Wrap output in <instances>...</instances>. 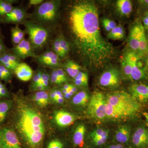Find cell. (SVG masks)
<instances>
[{"mask_svg": "<svg viewBox=\"0 0 148 148\" xmlns=\"http://www.w3.org/2000/svg\"><path fill=\"white\" fill-rule=\"evenodd\" d=\"M68 21L73 46L84 65L101 69L115 58V48L101 34L98 9L94 3H74L68 13Z\"/></svg>", "mask_w": 148, "mask_h": 148, "instance_id": "6da1fadb", "label": "cell"}, {"mask_svg": "<svg viewBox=\"0 0 148 148\" xmlns=\"http://www.w3.org/2000/svg\"><path fill=\"white\" fill-rule=\"evenodd\" d=\"M16 126L19 133L31 147L37 148L45 133L40 115L35 109L25 106L19 108Z\"/></svg>", "mask_w": 148, "mask_h": 148, "instance_id": "7a4b0ae2", "label": "cell"}, {"mask_svg": "<svg viewBox=\"0 0 148 148\" xmlns=\"http://www.w3.org/2000/svg\"><path fill=\"white\" fill-rule=\"evenodd\" d=\"M106 101L125 114L127 117L132 116L140 111V103L131 94L123 90H117L109 93Z\"/></svg>", "mask_w": 148, "mask_h": 148, "instance_id": "3957f363", "label": "cell"}, {"mask_svg": "<svg viewBox=\"0 0 148 148\" xmlns=\"http://www.w3.org/2000/svg\"><path fill=\"white\" fill-rule=\"evenodd\" d=\"M60 1H49L43 2L35 12L36 18L40 23L52 24L56 21L59 15Z\"/></svg>", "mask_w": 148, "mask_h": 148, "instance_id": "277c9868", "label": "cell"}, {"mask_svg": "<svg viewBox=\"0 0 148 148\" xmlns=\"http://www.w3.org/2000/svg\"><path fill=\"white\" fill-rule=\"evenodd\" d=\"M24 25L33 49L42 47L48 38L47 30L41 25L32 21H26Z\"/></svg>", "mask_w": 148, "mask_h": 148, "instance_id": "5b68a950", "label": "cell"}, {"mask_svg": "<svg viewBox=\"0 0 148 148\" xmlns=\"http://www.w3.org/2000/svg\"><path fill=\"white\" fill-rule=\"evenodd\" d=\"M106 98L103 93L95 92L89 101L88 112L92 118L102 120L106 117Z\"/></svg>", "mask_w": 148, "mask_h": 148, "instance_id": "8992f818", "label": "cell"}, {"mask_svg": "<svg viewBox=\"0 0 148 148\" xmlns=\"http://www.w3.org/2000/svg\"><path fill=\"white\" fill-rule=\"evenodd\" d=\"M0 148H21L17 135L8 128L0 129Z\"/></svg>", "mask_w": 148, "mask_h": 148, "instance_id": "52a82bcc", "label": "cell"}, {"mask_svg": "<svg viewBox=\"0 0 148 148\" xmlns=\"http://www.w3.org/2000/svg\"><path fill=\"white\" fill-rule=\"evenodd\" d=\"M120 83V74L118 70L114 68L107 69L99 78V84L106 87H115Z\"/></svg>", "mask_w": 148, "mask_h": 148, "instance_id": "ba28073f", "label": "cell"}, {"mask_svg": "<svg viewBox=\"0 0 148 148\" xmlns=\"http://www.w3.org/2000/svg\"><path fill=\"white\" fill-rule=\"evenodd\" d=\"M37 61L42 66L56 69L62 65L61 58L53 51H46L41 54L37 58Z\"/></svg>", "mask_w": 148, "mask_h": 148, "instance_id": "9c48e42d", "label": "cell"}, {"mask_svg": "<svg viewBox=\"0 0 148 148\" xmlns=\"http://www.w3.org/2000/svg\"><path fill=\"white\" fill-rule=\"evenodd\" d=\"M14 54L19 59H25L29 57H36L31 42L28 40L24 39L12 49Z\"/></svg>", "mask_w": 148, "mask_h": 148, "instance_id": "30bf717a", "label": "cell"}, {"mask_svg": "<svg viewBox=\"0 0 148 148\" xmlns=\"http://www.w3.org/2000/svg\"><path fill=\"white\" fill-rule=\"evenodd\" d=\"M143 25L140 21H137L131 28L128 37V45L131 50L138 54L140 29Z\"/></svg>", "mask_w": 148, "mask_h": 148, "instance_id": "8fae6325", "label": "cell"}, {"mask_svg": "<svg viewBox=\"0 0 148 148\" xmlns=\"http://www.w3.org/2000/svg\"><path fill=\"white\" fill-rule=\"evenodd\" d=\"M130 94L140 103L148 101V85L143 84H137L131 85L129 88Z\"/></svg>", "mask_w": 148, "mask_h": 148, "instance_id": "7c38bea8", "label": "cell"}, {"mask_svg": "<svg viewBox=\"0 0 148 148\" xmlns=\"http://www.w3.org/2000/svg\"><path fill=\"white\" fill-rule=\"evenodd\" d=\"M129 55L130 60L132 67L131 80H139L143 79L145 77L144 71L140 69L138 65V61L140 57L137 53L130 50L127 51Z\"/></svg>", "mask_w": 148, "mask_h": 148, "instance_id": "4fadbf2b", "label": "cell"}, {"mask_svg": "<svg viewBox=\"0 0 148 148\" xmlns=\"http://www.w3.org/2000/svg\"><path fill=\"white\" fill-rule=\"evenodd\" d=\"M133 145L136 148H146L148 147V131L144 127L136 130L132 137Z\"/></svg>", "mask_w": 148, "mask_h": 148, "instance_id": "5bb4252c", "label": "cell"}, {"mask_svg": "<svg viewBox=\"0 0 148 148\" xmlns=\"http://www.w3.org/2000/svg\"><path fill=\"white\" fill-rule=\"evenodd\" d=\"M54 119L56 124L63 127L69 126L73 124L75 120L73 115L69 112L62 110L55 113Z\"/></svg>", "mask_w": 148, "mask_h": 148, "instance_id": "9a60e30c", "label": "cell"}, {"mask_svg": "<svg viewBox=\"0 0 148 148\" xmlns=\"http://www.w3.org/2000/svg\"><path fill=\"white\" fill-rule=\"evenodd\" d=\"M14 71L17 77L22 81H29L33 77V70L26 63H20Z\"/></svg>", "mask_w": 148, "mask_h": 148, "instance_id": "2e32d148", "label": "cell"}, {"mask_svg": "<svg viewBox=\"0 0 148 148\" xmlns=\"http://www.w3.org/2000/svg\"><path fill=\"white\" fill-rule=\"evenodd\" d=\"M26 15V12L23 9L13 8L10 13L5 16V20L7 23L18 24L24 21Z\"/></svg>", "mask_w": 148, "mask_h": 148, "instance_id": "e0dca14e", "label": "cell"}, {"mask_svg": "<svg viewBox=\"0 0 148 148\" xmlns=\"http://www.w3.org/2000/svg\"><path fill=\"white\" fill-rule=\"evenodd\" d=\"M20 63L19 58L14 54L5 53L0 56V64L10 71H14Z\"/></svg>", "mask_w": 148, "mask_h": 148, "instance_id": "ac0fdd59", "label": "cell"}, {"mask_svg": "<svg viewBox=\"0 0 148 148\" xmlns=\"http://www.w3.org/2000/svg\"><path fill=\"white\" fill-rule=\"evenodd\" d=\"M148 54V42L146 36L145 29L143 25L140 29L139 42V52L138 55L139 57L145 56Z\"/></svg>", "mask_w": 148, "mask_h": 148, "instance_id": "d6986e66", "label": "cell"}, {"mask_svg": "<svg viewBox=\"0 0 148 148\" xmlns=\"http://www.w3.org/2000/svg\"><path fill=\"white\" fill-rule=\"evenodd\" d=\"M106 117H108L110 119H122L127 117L123 112L112 106L107 101L106 103Z\"/></svg>", "mask_w": 148, "mask_h": 148, "instance_id": "ffe728a7", "label": "cell"}, {"mask_svg": "<svg viewBox=\"0 0 148 148\" xmlns=\"http://www.w3.org/2000/svg\"><path fill=\"white\" fill-rule=\"evenodd\" d=\"M116 7L122 16H128L132 11V3L129 0H118L116 2Z\"/></svg>", "mask_w": 148, "mask_h": 148, "instance_id": "44dd1931", "label": "cell"}, {"mask_svg": "<svg viewBox=\"0 0 148 148\" xmlns=\"http://www.w3.org/2000/svg\"><path fill=\"white\" fill-rule=\"evenodd\" d=\"M86 127L84 125H78L74 132L73 141L76 146L82 147L84 144V138Z\"/></svg>", "mask_w": 148, "mask_h": 148, "instance_id": "7402d4cb", "label": "cell"}, {"mask_svg": "<svg viewBox=\"0 0 148 148\" xmlns=\"http://www.w3.org/2000/svg\"><path fill=\"white\" fill-rule=\"evenodd\" d=\"M130 135V129L127 125H123L117 130L116 139L119 143H127L129 141Z\"/></svg>", "mask_w": 148, "mask_h": 148, "instance_id": "603a6c76", "label": "cell"}, {"mask_svg": "<svg viewBox=\"0 0 148 148\" xmlns=\"http://www.w3.org/2000/svg\"><path fill=\"white\" fill-rule=\"evenodd\" d=\"M62 65L66 73L73 78L76 76L80 72V66L71 60H68Z\"/></svg>", "mask_w": 148, "mask_h": 148, "instance_id": "cb8c5ba5", "label": "cell"}, {"mask_svg": "<svg viewBox=\"0 0 148 148\" xmlns=\"http://www.w3.org/2000/svg\"><path fill=\"white\" fill-rule=\"evenodd\" d=\"M34 99L40 107H46L49 103V94L45 90L39 91L35 93Z\"/></svg>", "mask_w": 148, "mask_h": 148, "instance_id": "d4e9b609", "label": "cell"}, {"mask_svg": "<svg viewBox=\"0 0 148 148\" xmlns=\"http://www.w3.org/2000/svg\"><path fill=\"white\" fill-rule=\"evenodd\" d=\"M122 69L124 75L128 79H131L132 67L128 52H125L121 60Z\"/></svg>", "mask_w": 148, "mask_h": 148, "instance_id": "484cf974", "label": "cell"}, {"mask_svg": "<svg viewBox=\"0 0 148 148\" xmlns=\"http://www.w3.org/2000/svg\"><path fill=\"white\" fill-rule=\"evenodd\" d=\"M13 102L11 100L0 101V124L5 120L9 111L11 108Z\"/></svg>", "mask_w": 148, "mask_h": 148, "instance_id": "4316f807", "label": "cell"}, {"mask_svg": "<svg viewBox=\"0 0 148 148\" xmlns=\"http://www.w3.org/2000/svg\"><path fill=\"white\" fill-rule=\"evenodd\" d=\"M89 99L87 92L81 91L77 93L73 99V103L74 105L79 106H85L87 104Z\"/></svg>", "mask_w": 148, "mask_h": 148, "instance_id": "83f0119b", "label": "cell"}, {"mask_svg": "<svg viewBox=\"0 0 148 148\" xmlns=\"http://www.w3.org/2000/svg\"><path fill=\"white\" fill-rule=\"evenodd\" d=\"M11 32L12 40L15 45H17L24 39V32L18 26L12 28Z\"/></svg>", "mask_w": 148, "mask_h": 148, "instance_id": "f1b7e54d", "label": "cell"}, {"mask_svg": "<svg viewBox=\"0 0 148 148\" xmlns=\"http://www.w3.org/2000/svg\"><path fill=\"white\" fill-rule=\"evenodd\" d=\"M108 38L113 40H120L123 39L124 37V30L121 26H117L112 29L108 34Z\"/></svg>", "mask_w": 148, "mask_h": 148, "instance_id": "f546056e", "label": "cell"}, {"mask_svg": "<svg viewBox=\"0 0 148 148\" xmlns=\"http://www.w3.org/2000/svg\"><path fill=\"white\" fill-rule=\"evenodd\" d=\"M74 79V83L77 86H87L88 84V76L84 72L80 71Z\"/></svg>", "mask_w": 148, "mask_h": 148, "instance_id": "4dcf8cb0", "label": "cell"}, {"mask_svg": "<svg viewBox=\"0 0 148 148\" xmlns=\"http://www.w3.org/2000/svg\"><path fill=\"white\" fill-rule=\"evenodd\" d=\"M13 1H0V16H5L13 8Z\"/></svg>", "mask_w": 148, "mask_h": 148, "instance_id": "1f68e13d", "label": "cell"}, {"mask_svg": "<svg viewBox=\"0 0 148 148\" xmlns=\"http://www.w3.org/2000/svg\"><path fill=\"white\" fill-rule=\"evenodd\" d=\"M12 77L10 70L7 69L4 66L0 65V79L5 82L10 80Z\"/></svg>", "mask_w": 148, "mask_h": 148, "instance_id": "d6a6232c", "label": "cell"}, {"mask_svg": "<svg viewBox=\"0 0 148 148\" xmlns=\"http://www.w3.org/2000/svg\"><path fill=\"white\" fill-rule=\"evenodd\" d=\"M60 39V45L64 58L68 55L70 51V45L63 36H59Z\"/></svg>", "mask_w": 148, "mask_h": 148, "instance_id": "836d02e7", "label": "cell"}, {"mask_svg": "<svg viewBox=\"0 0 148 148\" xmlns=\"http://www.w3.org/2000/svg\"><path fill=\"white\" fill-rule=\"evenodd\" d=\"M90 137L92 140L103 137H108V132L102 128H98L92 131L90 134Z\"/></svg>", "mask_w": 148, "mask_h": 148, "instance_id": "e575fe53", "label": "cell"}, {"mask_svg": "<svg viewBox=\"0 0 148 148\" xmlns=\"http://www.w3.org/2000/svg\"><path fill=\"white\" fill-rule=\"evenodd\" d=\"M53 52L57 54L61 58H64L62 50H61V45H60V39L59 37L56 38L53 44Z\"/></svg>", "mask_w": 148, "mask_h": 148, "instance_id": "d590c367", "label": "cell"}, {"mask_svg": "<svg viewBox=\"0 0 148 148\" xmlns=\"http://www.w3.org/2000/svg\"><path fill=\"white\" fill-rule=\"evenodd\" d=\"M50 80L51 82L55 84L58 85L63 83L62 81L58 76L55 69H54L51 73V75L50 76Z\"/></svg>", "mask_w": 148, "mask_h": 148, "instance_id": "8d00e7d4", "label": "cell"}, {"mask_svg": "<svg viewBox=\"0 0 148 148\" xmlns=\"http://www.w3.org/2000/svg\"><path fill=\"white\" fill-rule=\"evenodd\" d=\"M50 79V76L45 72H42L41 83L45 87L46 89L48 87L49 82Z\"/></svg>", "mask_w": 148, "mask_h": 148, "instance_id": "74e56055", "label": "cell"}, {"mask_svg": "<svg viewBox=\"0 0 148 148\" xmlns=\"http://www.w3.org/2000/svg\"><path fill=\"white\" fill-rule=\"evenodd\" d=\"M63 144L58 140H51L49 143L47 148H63Z\"/></svg>", "mask_w": 148, "mask_h": 148, "instance_id": "f35d334b", "label": "cell"}, {"mask_svg": "<svg viewBox=\"0 0 148 148\" xmlns=\"http://www.w3.org/2000/svg\"><path fill=\"white\" fill-rule=\"evenodd\" d=\"M56 71L58 74V76L61 80L63 83L66 82L67 81V78L66 77V73L63 69L61 68L55 69Z\"/></svg>", "mask_w": 148, "mask_h": 148, "instance_id": "ab89813d", "label": "cell"}, {"mask_svg": "<svg viewBox=\"0 0 148 148\" xmlns=\"http://www.w3.org/2000/svg\"><path fill=\"white\" fill-rule=\"evenodd\" d=\"M42 72L38 71L35 74L33 77V86L36 85L39 83H41Z\"/></svg>", "mask_w": 148, "mask_h": 148, "instance_id": "60d3db41", "label": "cell"}, {"mask_svg": "<svg viewBox=\"0 0 148 148\" xmlns=\"http://www.w3.org/2000/svg\"><path fill=\"white\" fill-rule=\"evenodd\" d=\"M108 137H103V138H97L92 140L94 145L96 146H101L105 144L107 141Z\"/></svg>", "mask_w": 148, "mask_h": 148, "instance_id": "b9f144b4", "label": "cell"}, {"mask_svg": "<svg viewBox=\"0 0 148 148\" xmlns=\"http://www.w3.org/2000/svg\"><path fill=\"white\" fill-rule=\"evenodd\" d=\"M8 94V91L5 86L0 81V97H4Z\"/></svg>", "mask_w": 148, "mask_h": 148, "instance_id": "7bdbcfd3", "label": "cell"}, {"mask_svg": "<svg viewBox=\"0 0 148 148\" xmlns=\"http://www.w3.org/2000/svg\"><path fill=\"white\" fill-rule=\"evenodd\" d=\"M142 24L145 29H148V10L143 15Z\"/></svg>", "mask_w": 148, "mask_h": 148, "instance_id": "ee69618b", "label": "cell"}, {"mask_svg": "<svg viewBox=\"0 0 148 148\" xmlns=\"http://www.w3.org/2000/svg\"><path fill=\"white\" fill-rule=\"evenodd\" d=\"M104 19L107 22V24L112 30L117 27L116 23L114 21L108 18H105Z\"/></svg>", "mask_w": 148, "mask_h": 148, "instance_id": "f6af8a7d", "label": "cell"}, {"mask_svg": "<svg viewBox=\"0 0 148 148\" xmlns=\"http://www.w3.org/2000/svg\"><path fill=\"white\" fill-rule=\"evenodd\" d=\"M49 98L52 101H56L57 98H58L56 94V89H53L51 90L49 94Z\"/></svg>", "mask_w": 148, "mask_h": 148, "instance_id": "bcb514c9", "label": "cell"}, {"mask_svg": "<svg viewBox=\"0 0 148 148\" xmlns=\"http://www.w3.org/2000/svg\"><path fill=\"white\" fill-rule=\"evenodd\" d=\"M43 0H30L29 3L31 5H37L41 4L43 2Z\"/></svg>", "mask_w": 148, "mask_h": 148, "instance_id": "7dc6e473", "label": "cell"}, {"mask_svg": "<svg viewBox=\"0 0 148 148\" xmlns=\"http://www.w3.org/2000/svg\"><path fill=\"white\" fill-rule=\"evenodd\" d=\"M5 50V46L4 45L2 39L0 37V54L3 53Z\"/></svg>", "mask_w": 148, "mask_h": 148, "instance_id": "c3c4849f", "label": "cell"}, {"mask_svg": "<svg viewBox=\"0 0 148 148\" xmlns=\"http://www.w3.org/2000/svg\"><path fill=\"white\" fill-rule=\"evenodd\" d=\"M102 22H103V27H104V28H105V30L108 32H110L112 29H111L110 27H109L108 25L107 24V22L105 21L104 18H103V20H102Z\"/></svg>", "mask_w": 148, "mask_h": 148, "instance_id": "681fc988", "label": "cell"}, {"mask_svg": "<svg viewBox=\"0 0 148 148\" xmlns=\"http://www.w3.org/2000/svg\"><path fill=\"white\" fill-rule=\"evenodd\" d=\"M138 2L143 6L148 8V0H141Z\"/></svg>", "mask_w": 148, "mask_h": 148, "instance_id": "f907efd6", "label": "cell"}, {"mask_svg": "<svg viewBox=\"0 0 148 148\" xmlns=\"http://www.w3.org/2000/svg\"><path fill=\"white\" fill-rule=\"evenodd\" d=\"M73 86L72 85L66 84L64 85V86H63V88L68 90V91H69V90H71V88Z\"/></svg>", "mask_w": 148, "mask_h": 148, "instance_id": "816d5d0a", "label": "cell"}, {"mask_svg": "<svg viewBox=\"0 0 148 148\" xmlns=\"http://www.w3.org/2000/svg\"><path fill=\"white\" fill-rule=\"evenodd\" d=\"M56 102H57L58 104H62L64 102V98H57V100H56Z\"/></svg>", "mask_w": 148, "mask_h": 148, "instance_id": "f5cc1de1", "label": "cell"}, {"mask_svg": "<svg viewBox=\"0 0 148 148\" xmlns=\"http://www.w3.org/2000/svg\"><path fill=\"white\" fill-rule=\"evenodd\" d=\"M143 115H144V116H145V118L148 127V113H144Z\"/></svg>", "mask_w": 148, "mask_h": 148, "instance_id": "db71d44e", "label": "cell"}, {"mask_svg": "<svg viewBox=\"0 0 148 148\" xmlns=\"http://www.w3.org/2000/svg\"><path fill=\"white\" fill-rule=\"evenodd\" d=\"M61 92H62V93L63 94H64V95H66V93L68 92V90H66V89H64V88H62V89H61Z\"/></svg>", "mask_w": 148, "mask_h": 148, "instance_id": "11a10c76", "label": "cell"}, {"mask_svg": "<svg viewBox=\"0 0 148 148\" xmlns=\"http://www.w3.org/2000/svg\"><path fill=\"white\" fill-rule=\"evenodd\" d=\"M145 65L146 69H147V71L148 72V58H147V59L146 60Z\"/></svg>", "mask_w": 148, "mask_h": 148, "instance_id": "9f6ffc18", "label": "cell"}, {"mask_svg": "<svg viewBox=\"0 0 148 148\" xmlns=\"http://www.w3.org/2000/svg\"><path fill=\"white\" fill-rule=\"evenodd\" d=\"M116 148H124V147H123L122 145L119 144V145H116Z\"/></svg>", "mask_w": 148, "mask_h": 148, "instance_id": "6f0895ef", "label": "cell"}, {"mask_svg": "<svg viewBox=\"0 0 148 148\" xmlns=\"http://www.w3.org/2000/svg\"><path fill=\"white\" fill-rule=\"evenodd\" d=\"M108 148H116V145H111Z\"/></svg>", "mask_w": 148, "mask_h": 148, "instance_id": "680465c9", "label": "cell"}, {"mask_svg": "<svg viewBox=\"0 0 148 148\" xmlns=\"http://www.w3.org/2000/svg\"><path fill=\"white\" fill-rule=\"evenodd\" d=\"M147 40H148V39H147Z\"/></svg>", "mask_w": 148, "mask_h": 148, "instance_id": "91938a15", "label": "cell"}, {"mask_svg": "<svg viewBox=\"0 0 148 148\" xmlns=\"http://www.w3.org/2000/svg\"></svg>", "mask_w": 148, "mask_h": 148, "instance_id": "94428289", "label": "cell"}]
</instances>
